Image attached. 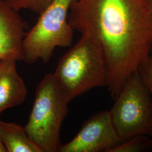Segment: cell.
Wrapping results in <instances>:
<instances>
[{
  "mask_svg": "<svg viewBox=\"0 0 152 152\" xmlns=\"http://www.w3.org/2000/svg\"><path fill=\"white\" fill-rule=\"evenodd\" d=\"M68 20L75 31L100 46L114 100L151 54L152 16L148 0H73Z\"/></svg>",
  "mask_w": 152,
  "mask_h": 152,
  "instance_id": "obj_1",
  "label": "cell"
},
{
  "mask_svg": "<svg viewBox=\"0 0 152 152\" xmlns=\"http://www.w3.org/2000/svg\"><path fill=\"white\" fill-rule=\"evenodd\" d=\"M53 74L69 102L92 88L107 87L108 84L103 51L93 38L85 34L60 58Z\"/></svg>",
  "mask_w": 152,
  "mask_h": 152,
  "instance_id": "obj_2",
  "label": "cell"
},
{
  "mask_svg": "<svg viewBox=\"0 0 152 152\" xmlns=\"http://www.w3.org/2000/svg\"><path fill=\"white\" fill-rule=\"evenodd\" d=\"M69 103L54 74L44 76L36 88L32 109L24 127L42 152H59L60 131Z\"/></svg>",
  "mask_w": 152,
  "mask_h": 152,
  "instance_id": "obj_3",
  "label": "cell"
},
{
  "mask_svg": "<svg viewBox=\"0 0 152 152\" xmlns=\"http://www.w3.org/2000/svg\"><path fill=\"white\" fill-rule=\"evenodd\" d=\"M72 1L54 0L39 15L24 39V61L32 64L41 60L47 63L56 48L72 46L75 30L68 22V14Z\"/></svg>",
  "mask_w": 152,
  "mask_h": 152,
  "instance_id": "obj_4",
  "label": "cell"
},
{
  "mask_svg": "<svg viewBox=\"0 0 152 152\" xmlns=\"http://www.w3.org/2000/svg\"><path fill=\"white\" fill-rule=\"evenodd\" d=\"M122 141L138 135L152 137V98L139 72L126 82L109 110Z\"/></svg>",
  "mask_w": 152,
  "mask_h": 152,
  "instance_id": "obj_5",
  "label": "cell"
},
{
  "mask_svg": "<svg viewBox=\"0 0 152 152\" xmlns=\"http://www.w3.org/2000/svg\"><path fill=\"white\" fill-rule=\"evenodd\" d=\"M122 141L109 110L99 111L84 122L72 140L60 145L59 152H110Z\"/></svg>",
  "mask_w": 152,
  "mask_h": 152,
  "instance_id": "obj_6",
  "label": "cell"
},
{
  "mask_svg": "<svg viewBox=\"0 0 152 152\" xmlns=\"http://www.w3.org/2000/svg\"><path fill=\"white\" fill-rule=\"evenodd\" d=\"M27 24L22 16L0 0V60L23 61V41Z\"/></svg>",
  "mask_w": 152,
  "mask_h": 152,
  "instance_id": "obj_7",
  "label": "cell"
},
{
  "mask_svg": "<svg viewBox=\"0 0 152 152\" xmlns=\"http://www.w3.org/2000/svg\"><path fill=\"white\" fill-rule=\"evenodd\" d=\"M16 62L4 60L0 74V115L6 109L21 105L27 96V86L18 72Z\"/></svg>",
  "mask_w": 152,
  "mask_h": 152,
  "instance_id": "obj_8",
  "label": "cell"
},
{
  "mask_svg": "<svg viewBox=\"0 0 152 152\" xmlns=\"http://www.w3.org/2000/svg\"><path fill=\"white\" fill-rule=\"evenodd\" d=\"M0 135L7 152H42L16 123L0 121Z\"/></svg>",
  "mask_w": 152,
  "mask_h": 152,
  "instance_id": "obj_9",
  "label": "cell"
},
{
  "mask_svg": "<svg viewBox=\"0 0 152 152\" xmlns=\"http://www.w3.org/2000/svg\"><path fill=\"white\" fill-rule=\"evenodd\" d=\"M152 147V137L138 135L122 141L110 152H151Z\"/></svg>",
  "mask_w": 152,
  "mask_h": 152,
  "instance_id": "obj_10",
  "label": "cell"
},
{
  "mask_svg": "<svg viewBox=\"0 0 152 152\" xmlns=\"http://www.w3.org/2000/svg\"><path fill=\"white\" fill-rule=\"evenodd\" d=\"M7 4L17 11L27 9L41 15L54 0H5Z\"/></svg>",
  "mask_w": 152,
  "mask_h": 152,
  "instance_id": "obj_11",
  "label": "cell"
},
{
  "mask_svg": "<svg viewBox=\"0 0 152 152\" xmlns=\"http://www.w3.org/2000/svg\"><path fill=\"white\" fill-rule=\"evenodd\" d=\"M138 72L148 88L152 98V54L140 66Z\"/></svg>",
  "mask_w": 152,
  "mask_h": 152,
  "instance_id": "obj_12",
  "label": "cell"
},
{
  "mask_svg": "<svg viewBox=\"0 0 152 152\" xmlns=\"http://www.w3.org/2000/svg\"><path fill=\"white\" fill-rule=\"evenodd\" d=\"M7 150L0 135V152H6Z\"/></svg>",
  "mask_w": 152,
  "mask_h": 152,
  "instance_id": "obj_13",
  "label": "cell"
},
{
  "mask_svg": "<svg viewBox=\"0 0 152 152\" xmlns=\"http://www.w3.org/2000/svg\"><path fill=\"white\" fill-rule=\"evenodd\" d=\"M4 64V60H0V74L2 70Z\"/></svg>",
  "mask_w": 152,
  "mask_h": 152,
  "instance_id": "obj_14",
  "label": "cell"
},
{
  "mask_svg": "<svg viewBox=\"0 0 152 152\" xmlns=\"http://www.w3.org/2000/svg\"><path fill=\"white\" fill-rule=\"evenodd\" d=\"M149 1V7L151 9V12L152 16V0H148Z\"/></svg>",
  "mask_w": 152,
  "mask_h": 152,
  "instance_id": "obj_15",
  "label": "cell"
},
{
  "mask_svg": "<svg viewBox=\"0 0 152 152\" xmlns=\"http://www.w3.org/2000/svg\"><path fill=\"white\" fill-rule=\"evenodd\" d=\"M151 152H152V149H151Z\"/></svg>",
  "mask_w": 152,
  "mask_h": 152,
  "instance_id": "obj_16",
  "label": "cell"
},
{
  "mask_svg": "<svg viewBox=\"0 0 152 152\" xmlns=\"http://www.w3.org/2000/svg\"></svg>",
  "mask_w": 152,
  "mask_h": 152,
  "instance_id": "obj_17",
  "label": "cell"
}]
</instances>
